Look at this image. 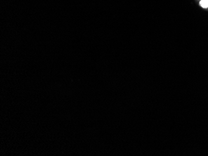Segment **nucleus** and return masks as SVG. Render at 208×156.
I'll return each mask as SVG.
<instances>
[{"instance_id": "nucleus-1", "label": "nucleus", "mask_w": 208, "mask_h": 156, "mask_svg": "<svg viewBox=\"0 0 208 156\" xmlns=\"http://www.w3.org/2000/svg\"><path fill=\"white\" fill-rule=\"evenodd\" d=\"M200 4L203 8H208V0H201L200 2Z\"/></svg>"}]
</instances>
